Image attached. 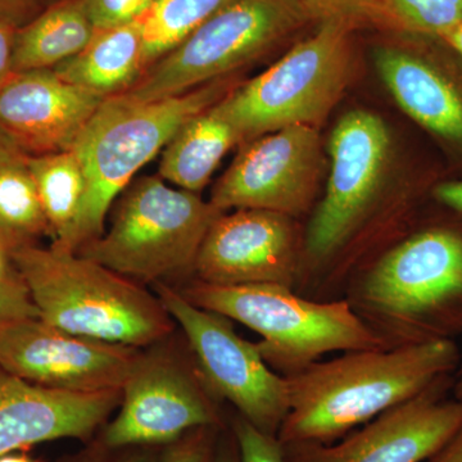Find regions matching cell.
Instances as JSON below:
<instances>
[{
    "mask_svg": "<svg viewBox=\"0 0 462 462\" xmlns=\"http://www.w3.org/2000/svg\"><path fill=\"white\" fill-rule=\"evenodd\" d=\"M460 361L451 339L346 352L285 376L289 411L278 439L330 443L448 379Z\"/></svg>",
    "mask_w": 462,
    "mask_h": 462,
    "instance_id": "obj_1",
    "label": "cell"
},
{
    "mask_svg": "<svg viewBox=\"0 0 462 462\" xmlns=\"http://www.w3.org/2000/svg\"><path fill=\"white\" fill-rule=\"evenodd\" d=\"M39 318L87 338L147 348L171 337L175 320L156 294L96 261L36 245L12 249Z\"/></svg>",
    "mask_w": 462,
    "mask_h": 462,
    "instance_id": "obj_2",
    "label": "cell"
},
{
    "mask_svg": "<svg viewBox=\"0 0 462 462\" xmlns=\"http://www.w3.org/2000/svg\"><path fill=\"white\" fill-rule=\"evenodd\" d=\"M349 302L388 348L449 339L462 330V233L412 234L373 264Z\"/></svg>",
    "mask_w": 462,
    "mask_h": 462,
    "instance_id": "obj_3",
    "label": "cell"
},
{
    "mask_svg": "<svg viewBox=\"0 0 462 462\" xmlns=\"http://www.w3.org/2000/svg\"><path fill=\"white\" fill-rule=\"evenodd\" d=\"M238 85L233 75L153 102L124 96L106 99L72 147L83 166L87 193L69 252L78 254L102 236L112 205L134 175L163 151L190 117L216 105Z\"/></svg>",
    "mask_w": 462,
    "mask_h": 462,
    "instance_id": "obj_4",
    "label": "cell"
},
{
    "mask_svg": "<svg viewBox=\"0 0 462 462\" xmlns=\"http://www.w3.org/2000/svg\"><path fill=\"white\" fill-rule=\"evenodd\" d=\"M179 291L193 305L256 331L263 360L284 376L330 352L388 348L348 300L319 302L278 284L220 287L194 281Z\"/></svg>",
    "mask_w": 462,
    "mask_h": 462,
    "instance_id": "obj_5",
    "label": "cell"
},
{
    "mask_svg": "<svg viewBox=\"0 0 462 462\" xmlns=\"http://www.w3.org/2000/svg\"><path fill=\"white\" fill-rule=\"evenodd\" d=\"M224 212L160 176L130 184L116 202L108 231L78 252L139 282L194 275L207 233Z\"/></svg>",
    "mask_w": 462,
    "mask_h": 462,
    "instance_id": "obj_6",
    "label": "cell"
},
{
    "mask_svg": "<svg viewBox=\"0 0 462 462\" xmlns=\"http://www.w3.org/2000/svg\"><path fill=\"white\" fill-rule=\"evenodd\" d=\"M351 27L321 23L272 67L234 88L216 108L243 143L289 126L318 129L336 107L352 74Z\"/></svg>",
    "mask_w": 462,
    "mask_h": 462,
    "instance_id": "obj_7",
    "label": "cell"
},
{
    "mask_svg": "<svg viewBox=\"0 0 462 462\" xmlns=\"http://www.w3.org/2000/svg\"><path fill=\"white\" fill-rule=\"evenodd\" d=\"M310 20L302 0H225L123 96L153 102L236 75Z\"/></svg>",
    "mask_w": 462,
    "mask_h": 462,
    "instance_id": "obj_8",
    "label": "cell"
},
{
    "mask_svg": "<svg viewBox=\"0 0 462 462\" xmlns=\"http://www.w3.org/2000/svg\"><path fill=\"white\" fill-rule=\"evenodd\" d=\"M169 340L143 349L124 385L120 411L100 430L103 445L163 447L197 428H223L220 400L207 385L193 355L188 358Z\"/></svg>",
    "mask_w": 462,
    "mask_h": 462,
    "instance_id": "obj_9",
    "label": "cell"
},
{
    "mask_svg": "<svg viewBox=\"0 0 462 462\" xmlns=\"http://www.w3.org/2000/svg\"><path fill=\"white\" fill-rule=\"evenodd\" d=\"M153 289L181 328L212 393L233 404L240 418L258 430L278 437L289 411L287 378L266 364L256 343L236 333L230 319L193 305L165 282H157Z\"/></svg>",
    "mask_w": 462,
    "mask_h": 462,
    "instance_id": "obj_10",
    "label": "cell"
},
{
    "mask_svg": "<svg viewBox=\"0 0 462 462\" xmlns=\"http://www.w3.org/2000/svg\"><path fill=\"white\" fill-rule=\"evenodd\" d=\"M329 152V181L303 245L315 267L338 256L372 211L391 153L387 125L374 112H348L331 133Z\"/></svg>",
    "mask_w": 462,
    "mask_h": 462,
    "instance_id": "obj_11",
    "label": "cell"
},
{
    "mask_svg": "<svg viewBox=\"0 0 462 462\" xmlns=\"http://www.w3.org/2000/svg\"><path fill=\"white\" fill-rule=\"evenodd\" d=\"M320 134L289 126L240 144L209 202L221 212L263 209L294 218L314 205L322 172Z\"/></svg>",
    "mask_w": 462,
    "mask_h": 462,
    "instance_id": "obj_12",
    "label": "cell"
},
{
    "mask_svg": "<svg viewBox=\"0 0 462 462\" xmlns=\"http://www.w3.org/2000/svg\"><path fill=\"white\" fill-rule=\"evenodd\" d=\"M143 349L67 333L41 318L0 331V369L65 392L123 391Z\"/></svg>",
    "mask_w": 462,
    "mask_h": 462,
    "instance_id": "obj_13",
    "label": "cell"
},
{
    "mask_svg": "<svg viewBox=\"0 0 462 462\" xmlns=\"http://www.w3.org/2000/svg\"><path fill=\"white\" fill-rule=\"evenodd\" d=\"M446 380L376 416L338 445L318 442L282 445L285 462L430 460L462 425L461 401L443 397Z\"/></svg>",
    "mask_w": 462,
    "mask_h": 462,
    "instance_id": "obj_14",
    "label": "cell"
},
{
    "mask_svg": "<svg viewBox=\"0 0 462 462\" xmlns=\"http://www.w3.org/2000/svg\"><path fill=\"white\" fill-rule=\"evenodd\" d=\"M196 281L220 287L278 284L300 278L293 218L263 209H236L212 224L197 257Z\"/></svg>",
    "mask_w": 462,
    "mask_h": 462,
    "instance_id": "obj_15",
    "label": "cell"
},
{
    "mask_svg": "<svg viewBox=\"0 0 462 462\" xmlns=\"http://www.w3.org/2000/svg\"><path fill=\"white\" fill-rule=\"evenodd\" d=\"M121 398L123 391L44 388L0 369V456L63 438L90 443Z\"/></svg>",
    "mask_w": 462,
    "mask_h": 462,
    "instance_id": "obj_16",
    "label": "cell"
},
{
    "mask_svg": "<svg viewBox=\"0 0 462 462\" xmlns=\"http://www.w3.org/2000/svg\"><path fill=\"white\" fill-rule=\"evenodd\" d=\"M105 100L54 69L14 72L0 88V127L26 153L69 151Z\"/></svg>",
    "mask_w": 462,
    "mask_h": 462,
    "instance_id": "obj_17",
    "label": "cell"
},
{
    "mask_svg": "<svg viewBox=\"0 0 462 462\" xmlns=\"http://www.w3.org/2000/svg\"><path fill=\"white\" fill-rule=\"evenodd\" d=\"M375 66L404 114L434 135L462 143V91L438 67L397 48L376 51Z\"/></svg>",
    "mask_w": 462,
    "mask_h": 462,
    "instance_id": "obj_18",
    "label": "cell"
},
{
    "mask_svg": "<svg viewBox=\"0 0 462 462\" xmlns=\"http://www.w3.org/2000/svg\"><path fill=\"white\" fill-rule=\"evenodd\" d=\"M142 18L97 30L80 53L54 67L63 80L103 98L123 96L145 72Z\"/></svg>",
    "mask_w": 462,
    "mask_h": 462,
    "instance_id": "obj_19",
    "label": "cell"
},
{
    "mask_svg": "<svg viewBox=\"0 0 462 462\" xmlns=\"http://www.w3.org/2000/svg\"><path fill=\"white\" fill-rule=\"evenodd\" d=\"M242 144L238 132L216 106L187 121L161 152L158 176L179 189L199 193L225 154Z\"/></svg>",
    "mask_w": 462,
    "mask_h": 462,
    "instance_id": "obj_20",
    "label": "cell"
},
{
    "mask_svg": "<svg viewBox=\"0 0 462 462\" xmlns=\"http://www.w3.org/2000/svg\"><path fill=\"white\" fill-rule=\"evenodd\" d=\"M87 0H54L14 36V72L53 69L80 53L96 35Z\"/></svg>",
    "mask_w": 462,
    "mask_h": 462,
    "instance_id": "obj_21",
    "label": "cell"
},
{
    "mask_svg": "<svg viewBox=\"0 0 462 462\" xmlns=\"http://www.w3.org/2000/svg\"><path fill=\"white\" fill-rule=\"evenodd\" d=\"M27 165L50 225L51 245L69 252L87 193L80 160L69 149L54 153L29 154Z\"/></svg>",
    "mask_w": 462,
    "mask_h": 462,
    "instance_id": "obj_22",
    "label": "cell"
},
{
    "mask_svg": "<svg viewBox=\"0 0 462 462\" xmlns=\"http://www.w3.org/2000/svg\"><path fill=\"white\" fill-rule=\"evenodd\" d=\"M27 158L20 151L0 160V236L12 249L51 236Z\"/></svg>",
    "mask_w": 462,
    "mask_h": 462,
    "instance_id": "obj_23",
    "label": "cell"
},
{
    "mask_svg": "<svg viewBox=\"0 0 462 462\" xmlns=\"http://www.w3.org/2000/svg\"><path fill=\"white\" fill-rule=\"evenodd\" d=\"M225 0H153L142 17L145 69L178 47Z\"/></svg>",
    "mask_w": 462,
    "mask_h": 462,
    "instance_id": "obj_24",
    "label": "cell"
},
{
    "mask_svg": "<svg viewBox=\"0 0 462 462\" xmlns=\"http://www.w3.org/2000/svg\"><path fill=\"white\" fill-rule=\"evenodd\" d=\"M388 20L409 32L443 39L462 23V0H380Z\"/></svg>",
    "mask_w": 462,
    "mask_h": 462,
    "instance_id": "obj_25",
    "label": "cell"
},
{
    "mask_svg": "<svg viewBox=\"0 0 462 462\" xmlns=\"http://www.w3.org/2000/svg\"><path fill=\"white\" fill-rule=\"evenodd\" d=\"M311 20L339 23L354 29L387 21L380 0H302Z\"/></svg>",
    "mask_w": 462,
    "mask_h": 462,
    "instance_id": "obj_26",
    "label": "cell"
},
{
    "mask_svg": "<svg viewBox=\"0 0 462 462\" xmlns=\"http://www.w3.org/2000/svg\"><path fill=\"white\" fill-rule=\"evenodd\" d=\"M221 428L202 427L188 431L161 449L157 462H214Z\"/></svg>",
    "mask_w": 462,
    "mask_h": 462,
    "instance_id": "obj_27",
    "label": "cell"
},
{
    "mask_svg": "<svg viewBox=\"0 0 462 462\" xmlns=\"http://www.w3.org/2000/svg\"><path fill=\"white\" fill-rule=\"evenodd\" d=\"M233 430L240 462H285L278 438L258 430L240 416L234 420Z\"/></svg>",
    "mask_w": 462,
    "mask_h": 462,
    "instance_id": "obj_28",
    "label": "cell"
},
{
    "mask_svg": "<svg viewBox=\"0 0 462 462\" xmlns=\"http://www.w3.org/2000/svg\"><path fill=\"white\" fill-rule=\"evenodd\" d=\"M153 0H87L97 29L123 25L144 16Z\"/></svg>",
    "mask_w": 462,
    "mask_h": 462,
    "instance_id": "obj_29",
    "label": "cell"
},
{
    "mask_svg": "<svg viewBox=\"0 0 462 462\" xmlns=\"http://www.w3.org/2000/svg\"><path fill=\"white\" fill-rule=\"evenodd\" d=\"M160 447H126L109 448L100 440H91L80 454L67 457L62 462H157Z\"/></svg>",
    "mask_w": 462,
    "mask_h": 462,
    "instance_id": "obj_30",
    "label": "cell"
},
{
    "mask_svg": "<svg viewBox=\"0 0 462 462\" xmlns=\"http://www.w3.org/2000/svg\"><path fill=\"white\" fill-rule=\"evenodd\" d=\"M39 318L26 282L0 288V331L14 322Z\"/></svg>",
    "mask_w": 462,
    "mask_h": 462,
    "instance_id": "obj_31",
    "label": "cell"
},
{
    "mask_svg": "<svg viewBox=\"0 0 462 462\" xmlns=\"http://www.w3.org/2000/svg\"><path fill=\"white\" fill-rule=\"evenodd\" d=\"M50 5L48 0H0V20L20 29Z\"/></svg>",
    "mask_w": 462,
    "mask_h": 462,
    "instance_id": "obj_32",
    "label": "cell"
},
{
    "mask_svg": "<svg viewBox=\"0 0 462 462\" xmlns=\"http://www.w3.org/2000/svg\"><path fill=\"white\" fill-rule=\"evenodd\" d=\"M16 32V27L0 20V88L14 75L12 57Z\"/></svg>",
    "mask_w": 462,
    "mask_h": 462,
    "instance_id": "obj_33",
    "label": "cell"
},
{
    "mask_svg": "<svg viewBox=\"0 0 462 462\" xmlns=\"http://www.w3.org/2000/svg\"><path fill=\"white\" fill-rule=\"evenodd\" d=\"M434 196L442 205L462 214V181L443 182L438 185Z\"/></svg>",
    "mask_w": 462,
    "mask_h": 462,
    "instance_id": "obj_34",
    "label": "cell"
},
{
    "mask_svg": "<svg viewBox=\"0 0 462 462\" xmlns=\"http://www.w3.org/2000/svg\"><path fill=\"white\" fill-rule=\"evenodd\" d=\"M425 462H462V425L449 442Z\"/></svg>",
    "mask_w": 462,
    "mask_h": 462,
    "instance_id": "obj_35",
    "label": "cell"
},
{
    "mask_svg": "<svg viewBox=\"0 0 462 462\" xmlns=\"http://www.w3.org/2000/svg\"><path fill=\"white\" fill-rule=\"evenodd\" d=\"M214 462H240L238 446L223 443L216 449Z\"/></svg>",
    "mask_w": 462,
    "mask_h": 462,
    "instance_id": "obj_36",
    "label": "cell"
},
{
    "mask_svg": "<svg viewBox=\"0 0 462 462\" xmlns=\"http://www.w3.org/2000/svg\"><path fill=\"white\" fill-rule=\"evenodd\" d=\"M20 151H23V149L17 144L16 141L3 127H0V160Z\"/></svg>",
    "mask_w": 462,
    "mask_h": 462,
    "instance_id": "obj_37",
    "label": "cell"
},
{
    "mask_svg": "<svg viewBox=\"0 0 462 462\" xmlns=\"http://www.w3.org/2000/svg\"><path fill=\"white\" fill-rule=\"evenodd\" d=\"M443 41L462 57V23L451 32L447 33Z\"/></svg>",
    "mask_w": 462,
    "mask_h": 462,
    "instance_id": "obj_38",
    "label": "cell"
},
{
    "mask_svg": "<svg viewBox=\"0 0 462 462\" xmlns=\"http://www.w3.org/2000/svg\"><path fill=\"white\" fill-rule=\"evenodd\" d=\"M0 462H39L33 460L32 457L27 456L25 454H8L5 456H0Z\"/></svg>",
    "mask_w": 462,
    "mask_h": 462,
    "instance_id": "obj_39",
    "label": "cell"
},
{
    "mask_svg": "<svg viewBox=\"0 0 462 462\" xmlns=\"http://www.w3.org/2000/svg\"><path fill=\"white\" fill-rule=\"evenodd\" d=\"M454 392L456 400L461 401L462 402V364L460 370H458L457 376H456Z\"/></svg>",
    "mask_w": 462,
    "mask_h": 462,
    "instance_id": "obj_40",
    "label": "cell"
}]
</instances>
